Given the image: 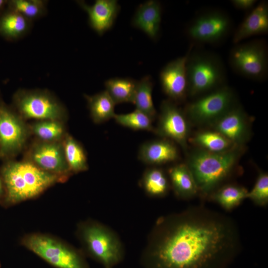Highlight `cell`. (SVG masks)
Masks as SVG:
<instances>
[{"mask_svg":"<svg viewBox=\"0 0 268 268\" xmlns=\"http://www.w3.org/2000/svg\"><path fill=\"white\" fill-rule=\"evenodd\" d=\"M239 243L230 218L195 207L157 219L142 262L146 268H225Z\"/></svg>","mask_w":268,"mask_h":268,"instance_id":"obj_1","label":"cell"},{"mask_svg":"<svg viewBox=\"0 0 268 268\" xmlns=\"http://www.w3.org/2000/svg\"><path fill=\"white\" fill-rule=\"evenodd\" d=\"M0 174L5 190L3 200L7 205L34 199L56 183L67 179L28 161H8L2 166Z\"/></svg>","mask_w":268,"mask_h":268,"instance_id":"obj_2","label":"cell"},{"mask_svg":"<svg viewBox=\"0 0 268 268\" xmlns=\"http://www.w3.org/2000/svg\"><path fill=\"white\" fill-rule=\"evenodd\" d=\"M244 145H236L221 152L199 148L189 155L186 163L196 182L198 194L209 196L230 174L244 151Z\"/></svg>","mask_w":268,"mask_h":268,"instance_id":"obj_3","label":"cell"},{"mask_svg":"<svg viewBox=\"0 0 268 268\" xmlns=\"http://www.w3.org/2000/svg\"><path fill=\"white\" fill-rule=\"evenodd\" d=\"M189 50L187 61L188 95H202L225 85L226 72L218 56L205 51Z\"/></svg>","mask_w":268,"mask_h":268,"instance_id":"obj_4","label":"cell"},{"mask_svg":"<svg viewBox=\"0 0 268 268\" xmlns=\"http://www.w3.org/2000/svg\"><path fill=\"white\" fill-rule=\"evenodd\" d=\"M77 235L87 254L105 268H113L122 260V242L106 225L93 220L83 222L78 226Z\"/></svg>","mask_w":268,"mask_h":268,"instance_id":"obj_5","label":"cell"},{"mask_svg":"<svg viewBox=\"0 0 268 268\" xmlns=\"http://www.w3.org/2000/svg\"><path fill=\"white\" fill-rule=\"evenodd\" d=\"M21 243L54 268H88L81 252L52 235L28 234Z\"/></svg>","mask_w":268,"mask_h":268,"instance_id":"obj_6","label":"cell"},{"mask_svg":"<svg viewBox=\"0 0 268 268\" xmlns=\"http://www.w3.org/2000/svg\"><path fill=\"white\" fill-rule=\"evenodd\" d=\"M13 102L18 115L26 119L61 121L67 115L64 105L45 90H18Z\"/></svg>","mask_w":268,"mask_h":268,"instance_id":"obj_7","label":"cell"},{"mask_svg":"<svg viewBox=\"0 0 268 268\" xmlns=\"http://www.w3.org/2000/svg\"><path fill=\"white\" fill-rule=\"evenodd\" d=\"M236 105L233 90L225 85L188 104L184 113L194 124L211 125Z\"/></svg>","mask_w":268,"mask_h":268,"instance_id":"obj_8","label":"cell"},{"mask_svg":"<svg viewBox=\"0 0 268 268\" xmlns=\"http://www.w3.org/2000/svg\"><path fill=\"white\" fill-rule=\"evenodd\" d=\"M229 54V63L238 74L246 78L262 80L268 70V49L265 42L255 40L235 44Z\"/></svg>","mask_w":268,"mask_h":268,"instance_id":"obj_9","label":"cell"},{"mask_svg":"<svg viewBox=\"0 0 268 268\" xmlns=\"http://www.w3.org/2000/svg\"><path fill=\"white\" fill-rule=\"evenodd\" d=\"M232 27L230 17L218 10H209L198 15L187 28L191 40L198 44H212L222 41Z\"/></svg>","mask_w":268,"mask_h":268,"instance_id":"obj_10","label":"cell"},{"mask_svg":"<svg viewBox=\"0 0 268 268\" xmlns=\"http://www.w3.org/2000/svg\"><path fill=\"white\" fill-rule=\"evenodd\" d=\"M27 130L21 117L2 104L0 106V157L9 158L23 148Z\"/></svg>","mask_w":268,"mask_h":268,"instance_id":"obj_11","label":"cell"},{"mask_svg":"<svg viewBox=\"0 0 268 268\" xmlns=\"http://www.w3.org/2000/svg\"><path fill=\"white\" fill-rule=\"evenodd\" d=\"M154 133L163 138L174 141L186 149L190 126L186 115L170 100L162 102L156 128Z\"/></svg>","mask_w":268,"mask_h":268,"instance_id":"obj_12","label":"cell"},{"mask_svg":"<svg viewBox=\"0 0 268 268\" xmlns=\"http://www.w3.org/2000/svg\"><path fill=\"white\" fill-rule=\"evenodd\" d=\"M30 154L31 162L45 171L66 179L71 173L63 144L57 141L37 143L32 148Z\"/></svg>","mask_w":268,"mask_h":268,"instance_id":"obj_13","label":"cell"},{"mask_svg":"<svg viewBox=\"0 0 268 268\" xmlns=\"http://www.w3.org/2000/svg\"><path fill=\"white\" fill-rule=\"evenodd\" d=\"M187 53L168 63L160 73V81L163 92L173 102H180L188 95L187 74Z\"/></svg>","mask_w":268,"mask_h":268,"instance_id":"obj_14","label":"cell"},{"mask_svg":"<svg viewBox=\"0 0 268 268\" xmlns=\"http://www.w3.org/2000/svg\"><path fill=\"white\" fill-rule=\"evenodd\" d=\"M210 126L236 145H244L250 135L248 117L242 108L236 105Z\"/></svg>","mask_w":268,"mask_h":268,"instance_id":"obj_15","label":"cell"},{"mask_svg":"<svg viewBox=\"0 0 268 268\" xmlns=\"http://www.w3.org/2000/svg\"><path fill=\"white\" fill-rule=\"evenodd\" d=\"M77 3L87 12L90 27L99 35L111 29L120 9L116 0H96L91 5L83 1Z\"/></svg>","mask_w":268,"mask_h":268,"instance_id":"obj_16","label":"cell"},{"mask_svg":"<svg viewBox=\"0 0 268 268\" xmlns=\"http://www.w3.org/2000/svg\"><path fill=\"white\" fill-rule=\"evenodd\" d=\"M138 157L145 164L156 166L176 161L179 152L172 141L163 138L142 143L139 148Z\"/></svg>","mask_w":268,"mask_h":268,"instance_id":"obj_17","label":"cell"},{"mask_svg":"<svg viewBox=\"0 0 268 268\" xmlns=\"http://www.w3.org/2000/svg\"><path fill=\"white\" fill-rule=\"evenodd\" d=\"M268 32V3L259 2L251 10L235 30L233 42L240 43L248 37L266 34Z\"/></svg>","mask_w":268,"mask_h":268,"instance_id":"obj_18","label":"cell"},{"mask_svg":"<svg viewBox=\"0 0 268 268\" xmlns=\"http://www.w3.org/2000/svg\"><path fill=\"white\" fill-rule=\"evenodd\" d=\"M161 16L160 3L157 0H150L139 5L132 23L150 39L155 40L159 34Z\"/></svg>","mask_w":268,"mask_h":268,"instance_id":"obj_19","label":"cell"},{"mask_svg":"<svg viewBox=\"0 0 268 268\" xmlns=\"http://www.w3.org/2000/svg\"><path fill=\"white\" fill-rule=\"evenodd\" d=\"M170 184L179 198L187 199L198 194L194 178L186 164H178L168 171Z\"/></svg>","mask_w":268,"mask_h":268,"instance_id":"obj_20","label":"cell"},{"mask_svg":"<svg viewBox=\"0 0 268 268\" xmlns=\"http://www.w3.org/2000/svg\"><path fill=\"white\" fill-rule=\"evenodd\" d=\"M31 25V21L9 8L0 16V34L9 40L23 37L29 32Z\"/></svg>","mask_w":268,"mask_h":268,"instance_id":"obj_21","label":"cell"},{"mask_svg":"<svg viewBox=\"0 0 268 268\" xmlns=\"http://www.w3.org/2000/svg\"><path fill=\"white\" fill-rule=\"evenodd\" d=\"M137 81L128 77H114L105 82L106 91L115 104H134Z\"/></svg>","mask_w":268,"mask_h":268,"instance_id":"obj_22","label":"cell"},{"mask_svg":"<svg viewBox=\"0 0 268 268\" xmlns=\"http://www.w3.org/2000/svg\"><path fill=\"white\" fill-rule=\"evenodd\" d=\"M93 122L100 124L113 118L115 104L106 90L92 96L85 95Z\"/></svg>","mask_w":268,"mask_h":268,"instance_id":"obj_23","label":"cell"},{"mask_svg":"<svg viewBox=\"0 0 268 268\" xmlns=\"http://www.w3.org/2000/svg\"><path fill=\"white\" fill-rule=\"evenodd\" d=\"M168 177L161 168L151 167L143 173L140 185L145 193L151 197H161L168 192L170 184Z\"/></svg>","mask_w":268,"mask_h":268,"instance_id":"obj_24","label":"cell"},{"mask_svg":"<svg viewBox=\"0 0 268 268\" xmlns=\"http://www.w3.org/2000/svg\"><path fill=\"white\" fill-rule=\"evenodd\" d=\"M248 193L242 186L229 184L215 190L209 196L225 209L231 210L247 198Z\"/></svg>","mask_w":268,"mask_h":268,"instance_id":"obj_25","label":"cell"},{"mask_svg":"<svg viewBox=\"0 0 268 268\" xmlns=\"http://www.w3.org/2000/svg\"><path fill=\"white\" fill-rule=\"evenodd\" d=\"M191 141L200 148L212 152L226 151L236 145L213 130L199 132L192 138Z\"/></svg>","mask_w":268,"mask_h":268,"instance_id":"obj_26","label":"cell"},{"mask_svg":"<svg viewBox=\"0 0 268 268\" xmlns=\"http://www.w3.org/2000/svg\"><path fill=\"white\" fill-rule=\"evenodd\" d=\"M153 86L150 76H145L137 81L134 102L136 109L147 115L152 121L157 115L152 96Z\"/></svg>","mask_w":268,"mask_h":268,"instance_id":"obj_27","label":"cell"},{"mask_svg":"<svg viewBox=\"0 0 268 268\" xmlns=\"http://www.w3.org/2000/svg\"><path fill=\"white\" fill-rule=\"evenodd\" d=\"M63 146L66 160L71 172L78 173L88 169L86 153L76 140L67 135Z\"/></svg>","mask_w":268,"mask_h":268,"instance_id":"obj_28","label":"cell"},{"mask_svg":"<svg viewBox=\"0 0 268 268\" xmlns=\"http://www.w3.org/2000/svg\"><path fill=\"white\" fill-rule=\"evenodd\" d=\"M46 3L43 0H12L7 3L8 8L19 12L31 21L46 14Z\"/></svg>","mask_w":268,"mask_h":268,"instance_id":"obj_29","label":"cell"},{"mask_svg":"<svg viewBox=\"0 0 268 268\" xmlns=\"http://www.w3.org/2000/svg\"><path fill=\"white\" fill-rule=\"evenodd\" d=\"M113 118L118 124L134 130L154 131L151 119L136 109L127 114H116Z\"/></svg>","mask_w":268,"mask_h":268,"instance_id":"obj_30","label":"cell"},{"mask_svg":"<svg viewBox=\"0 0 268 268\" xmlns=\"http://www.w3.org/2000/svg\"><path fill=\"white\" fill-rule=\"evenodd\" d=\"M33 133L46 142H56L63 136L65 133L64 125L60 121L42 120L32 126Z\"/></svg>","mask_w":268,"mask_h":268,"instance_id":"obj_31","label":"cell"},{"mask_svg":"<svg viewBox=\"0 0 268 268\" xmlns=\"http://www.w3.org/2000/svg\"><path fill=\"white\" fill-rule=\"evenodd\" d=\"M247 198L259 206L268 203V175L266 172L259 173L253 189L248 191Z\"/></svg>","mask_w":268,"mask_h":268,"instance_id":"obj_32","label":"cell"},{"mask_svg":"<svg viewBox=\"0 0 268 268\" xmlns=\"http://www.w3.org/2000/svg\"><path fill=\"white\" fill-rule=\"evenodd\" d=\"M256 0H232L231 3L233 5L241 10H251L257 4Z\"/></svg>","mask_w":268,"mask_h":268,"instance_id":"obj_33","label":"cell"},{"mask_svg":"<svg viewBox=\"0 0 268 268\" xmlns=\"http://www.w3.org/2000/svg\"><path fill=\"white\" fill-rule=\"evenodd\" d=\"M5 190L2 178L0 174V201L4 198Z\"/></svg>","mask_w":268,"mask_h":268,"instance_id":"obj_34","label":"cell"},{"mask_svg":"<svg viewBox=\"0 0 268 268\" xmlns=\"http://www.w3.org/2000/svg\"><path fill=\"white\" fill-rule=\"evenodd\" d=\"M8 3V1L5 0H0V13L3 9L5 4Z\"/></svg>","mask_w":268,"mask_h":268,"instance_id":"obj_35","label":"cell"},{"mask_svg":"<svg viewBox=\"0 0 268 268\" xmlns=\"http://www.w3.org/2000/svg\"><path fill=\"white\" fill-rule=\"evenodd\" d=\"M2 103H1V101H0V106L2 104Z\"/></svg>","mask_w":268,"mask_h":268,"instance_id":"obj_36","label":"cell"},{"mask_svg":"<svg viewBox=\"0 0 268 268\" xmlns=\"http://www.w3.org/2000/svg\"><path fill=\"white\" fill-rule=\"evenodd\" d=\"M1 267V263H0V268Z\"/></svg>","mask_w":268,"mask_h":268,"instance_id":"obj_37","label":"cell"}]
</instances>
